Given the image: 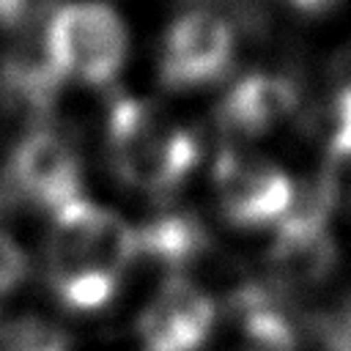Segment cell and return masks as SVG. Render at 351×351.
I'll return each mask as SVG.
<instances>
[{
	"label": "cell",
	"mask_w": 351,
	"mask_h": 351,
	"mask_svg": "<svg viewBox=\"0 0 351 351\" xmlns=\"http://www.w3.org/2000/svg\"><path fill=\"white\" fill-rule=\"evenodd\" d=\"M241 351H296V337L277 310L255 302L244 318Z\"/></svg>",
	"instance_id": "7c38bea8"
},
{
	"label": "cell",
	"mask_w": 351,
	"mask_h": 351,
	"mask_svg": "<svg viewBox=\"0 0 351 351\" xmlns=\"http://www.w3.org/2000/svg\"><path fill=\"white\" fill-rule=\"evenodd\" d=\"M340 66H343V74L348 77V82H346V85H351V47H348V49H346V55L340 58Z\"/></svg>",
	"instance_id": "e0dca14e"
},
{
	"label": "cell",
	"mask_w": 351,
	"mask_h": 351,
	"mask_svg": "<svg viewBox=\"0 0 351 351\" xmlns=\"http://www.w3.org/2000/svg\"><path fill=\"white\" fill-rule=\"evenodd\" d=\"M329 351H351V304L340 313L329 332Z\"/></svg>",
	"instance_id": "9a60e30c"
},
{
	"label": "cell",
	"mask_w": 351,
	"mask_h": 351,
	"mask_svg": "<svg viewBox=\"0 0 351 351\" xmlns=\"http://www.w3.org/2000/svg\"><path fill=\"white\" fill-rule=\"evenodd\" d=\"M222 214L241 228L277 225L293 203V181L263 154L225 151L214 165Z\"/></svg>",
	"instance_id": "277c9868"
},
{
	"label": "cell",
	"mask_w": 351,
	"mask_h": 351,
	"mask_svg": "<svg viewBox=\"0 0 351 351\" xmlns=\"http://www.w3.org/2000/svg\"><path fill=\"white\" fill-rule=\"evenodd\" d=\"M299 104L293 82L277 74H250L239 80L219 107V121L233 134L258 137L285 123Z\"/></svg>",
	"instance_id": "30bf717a"
},
{
	"label": "cell",
	"mask_w": 351,
	"mask_h": 351,
	"mask_svg": "<svg viewBox=\"0 0 351 351\" xmlns=\"http://www.w3.org/2000/svg\"><path fill=\"white\" fill-rule=\"evenodd\" d=\"M52 293L77 313L101 310L137 261V230L118 214L77 197L52 214L44 247Z\"/></svg>",
	"instance_id": "6da1fadb"
},
{
	"label": "cell",
	"mask_w": 351,
	"mask_h": 351,
	"mask_svg": "<svg viewBox=\"0 0 351 351\" xmlns=\"http://www.w3.org/2000/svg\"><path fill=\"white\" fill-rule=\"evenodd\" d=\"M214 299L184 274L167 277L137 315L143 351H197L214 326Z\"/></svg>",
	"instance_id": "8992f818"
},
{
	"label": "cell",
	"mask_w": 351,
	"mask_h": 351,
	"mask_svg": "<svg viewBox=\"0 0 351 351\" xmlns=\"http://www.w3.org/2000/svg\"><path fill=\"white\" fill-rule=\"evenodd\" d=\"M230 60V25L211 11H189L178 16L165 36L159 74L170 88H195L222 77Z\"/></svg>",
	"instance_id": "52a82bcc"
},
{
	"label": "cell",
	"mask_w": 351,
	"mask_h": 351,
	"mask_svg": "<svg viewBox=\"0 0 351 351\" xmlns=\"http://www.w3.org/2000/svg\"><path fill=\"white\" fill-rule=\"evenodd\" d=\"M49 44L66 80L107 85L126 60L129 36L110 5L77 0L49 11Z\"/></svg>",
	"instance_id": "3957f363"
},
{
	"label": "cell",
	"mask_w": 351,
	"mask_h": 351,
	"mask_svg": "<svg viewBox=\"0 0 351 351\" xmlns=\"http://www.w3.org/2000/svg\"><path fill=\"white\" fill-rule=\"evenodd\" d=\"M25 274V258L19 247L0 230V296L8 293Z\"/></svg>",
	"instance_id": "5bb4252c"
},
{
	"label": "cell",
	"mask_w": 351,
	"mask_h": 351,
	"mask_svg": "<svg viewBox=\"0 0 351 351\" xmlns=\"http://www.w3.org/2000/svg\"><path fill=\"white\" fill-rule=\"evenodd\" d=\"M329 203L324 195L315 197V203H293L288 214L277 222L274 241L266 255L269 277L277 288L285 291H304L326 280L337 261L335 239L326 228L324 208Z\"/></svg>",
	"instance_id": "5b68a950"
},
{
	"label": "cell",
	"mask_w": 351,
	"mask_h": 351,
	"mask_svg": "<svg viewBox=\"0 0 351 351\" xmlns=\"http://www.w3.org/2000/svg\"><path fill=\"white\" fill-rule=\"evenodd\" d=\"M0 351H69V340L55 324L22 315L0 324Z\"/></svg>",
	"instance_id": "8fae6325"
},
{
	"label": "cell",
	"mask_w": 351,
	"mask_h": 351,
	"mask_svg": "<svg viewBox=\"0 0 351 351\" xmlns=\"http://www.w3.org/2000/svg\"><path fill=\"white\" fill-rule=\"evenodd\" d=\"M11 178L27 200L52 214L82 197L80 156L71 143L52 129H33L16 143L11 154Z\"/></svg>",
	"instance_id": "ba28073f"
},
{
	"label": "cell",
	"mask_w": 351,
	"mask_h": 351,
	"mask_svg": "<svg viewBox=\"0 0 351 351\" xmlns=\"http://www.w3.org/2000/svg\"><path fill=\"white\" fill-rule=\"evenodd\" d=\"M110 162L115 176L140 192H167L197 162L195 137L148 101L121 96L107 118Z\"/></svg>",
	"instance_id": "7a4b0ae2"
},
{
	"label": "cell",
	"mask_w": 351,
	"mask_h": 351,
	"mask_svg": "<svg viewBox=\"0 0 351 351\" xmlns=\"http://www.w3.org/2000/svg\"><path fill=\"white\" fill-rule=\"evenodd\" d=\"M321 195L324 200L351 206V137L329 140L326 159L321 170Z\"/></svg>",
	"instance_id": "4fadbf2b"
},
{
	"label": "cell",
	"mask_w": 351,
	"mask_h": 351,
	"mask_svg": "<svg viewBox=\"0 0 351 351\" xmlns=\"http://www.w3.org/2000/svg\"><path fill=\"white\" fill-rule=\"evenodd\" d=\"M293 5H299V8H310V11H318V8H324L329 0H291Z\"/></svg>",
	"instance_id": "2e32d148"
},
{
	"label": "cell",
	"mask_w": 351,
	"mask_h": 351,
	"mask_svg": "<svg viewBox=\"0 0 351 351\" xmlns=\"http://www.w3.org/2000/svg\"><path fill=\"white\" fill-rule=\"evenodd\" d=\"M49 11L52 8H41L38 14L27 11L14 25L16 36L0 63L3 90L30 110L49 107L60 82L66 80L49 44Z\"/></svg>",
	"instance_id": "9c48e42d"
}]
</instances>
